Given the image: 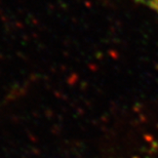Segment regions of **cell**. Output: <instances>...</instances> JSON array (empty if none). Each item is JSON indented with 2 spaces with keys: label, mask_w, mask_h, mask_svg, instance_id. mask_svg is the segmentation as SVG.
<instances>
[{
  "label": "cell",
  "mask_w": 158,
  "mask_h": 158,
  "mask_svg": "<svg viewBox=\"0 0 158 158\" xmlns=\"http://www.w3.org/2000/svg\"><path fill=\"white\" fill-rule=\"evenodd\" d=\"M149 2H150V5L155 9L158 14V0H149Z\"/></svg>",
  "instance_id": "cell-1"
}]
</instances>
